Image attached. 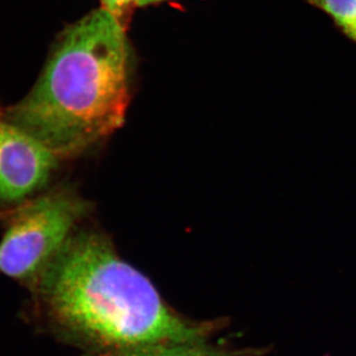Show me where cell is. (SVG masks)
<instances>
[{"label": "cell", "mask_w": 356, "mask_h": 356, "mask_svg": "<svg viewBox=\"0 0 356 356\" xmlns=\"http://www.w3.org/2000/svg\"><path fill=\"white\" fill-rule=\"evenodd\" d=\"M34 288L35 318L122 356L195 346L207 332L166 305L153 283L95 232L70 236Z\"/></svg>", "instance_id": "cell-1"}, {"label": "cell", "mask_w": 356, "mask_h": 356, "mask_svg": "<svg viewBox=\"0 0 356 356\" xmlns=\"http://www.w3.org/2000/svg\"><path fill=\"white\" fill-rule=\"evenodd\" d=\"M129 60L121 21L102 7L91 11L60 35L34 88L4 116L58 159L79 156L123 125Z\"/></svg>", "instance_id": "cell-2"}, {"label": "cell", "mask_w": 356, "mask_h": 356, "mask_svg": "<svg viewBox=\"0 0 356 356\" xmlns=\"http://www.w3.org/2000/svg\"><path fill=\"white\" fill-rule=\"evenodd\" d=\"M88 203L70 191H54L11 213L0 243V273L35 286L48 264L88 212Z\"/></svg>", "instance_id": "cell-3"}, {"label": "cell", "mask_w": 356, "mask_h": 356, "mask_svg": "<svg viewBox=\"0 0 356 356\" xmlns=\"http://www.w3.org/2000/svg\"><path fill=\"white\" fill-rule=\"evenodd\" d=\"M58 159L0 109V201H18L43 187Z\"/></svg>", "instance_id": "cell-4"}, {"label": "cell", "mask_w": 356, "mask_h": 356, "mask_svg": "<svg viewBox=\"0 0 356 356\" xmlns=\"http://www.w3.org/2000/svg\"><path fill=\"white\" fill-rule=\"evenodd\" d=\"M327 14L337 30L356 44V0H307Z\"/></svg>", "instance_id": "cell-5"}, {"label": "cell", "mask_w": 356, "mask_h": 356, "mask_svg": "<svg viewBox=\"0 0 356 356\" xmlns=\"http://www.w3.org/2000/svg\"><path fill=\"white\" fill-rule=\"evenodd\" d=\"M102 8L121 21L125 17L131 7L135 6L136 0H102Z\"/></svg>", "instance_id": "cell-6"}, {"label": "cell", "mask_w": 356, "mask_h": 356, "mask_svg": "<svg viewBox=\"0 0 356 356\" xmlns=\"http://www.w3.org/2000/svg\"><path fill=\"white\" fill-rule=\"evenodd\" d=\"M193 346H180V348H172V350L163 351V353L153 356H212L203 353V351L196 350L197 348H193Z\"/></svg>", "instance_id": "cell-7"}, {"label": "cell", "mask_w": 356, "mask_h": 356, "mask_svg": "<svg viewBox=\"0 0 356 356\" xmlns=\"http://www.w3.org/2000/svg\"><path fill=\"white\" fill-rule=\"evenodd\" d=\"M161 1H163V0H136L135 4L137 6H147Z\"/></svg>", "instance_id": "cell-8"}]
</instances>
